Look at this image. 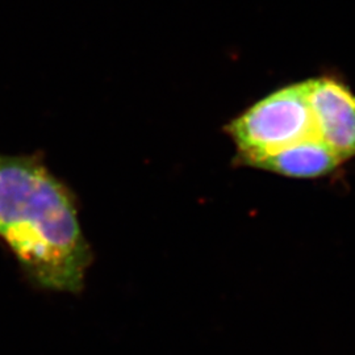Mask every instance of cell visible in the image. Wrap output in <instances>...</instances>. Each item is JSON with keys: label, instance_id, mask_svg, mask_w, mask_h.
Here are the masks:
<instances>
[{"label": "cell", "instance_id": "cell-3", "mask_svg": "<svg viewBox=\"0 0 355 355\" xmlns=\"http://www.w3.org/2000/svg\"><path fill=\"white\" fill-rule=\"evenodd\" d=\"M322 141L343 165L355 158V94L336 76L305 80Z\"/></svg>", "mask_w": 355, "mask_h": 355}, {"label": "cell", "instance_id": "cell-4", "mask_svg": "<svg viewBox=\"0 0 355 355\" xmlns=\"http://www.w3.org/2000/svg\"><path fill=\"white\" fill-rule=\"evenodd\" d=\"M343 165L325 142L309 140L268 157L257 170L291 179H318L328 177Z\"/></svg>", "mask_w": 355, "mask_h": 355}, {"label": "cell", "instance_id": "cell-1", "mask_svg": "<svg viewBox=\"0 0 355 355\" xmlns=\"http://www.w3.org/2000/svg\"><path fill=\"white\" fill-rule=\"evenodd\" d=\"M0 242L35 287L83 290L94 254L76 195L40 155L0 153Z\"/></svg>", "mask_w": 355, "mask_h": 355}, {"label": "cell", "instance_id": "cell-2", "mask_svg": "<svg viewBox=\"0 0 355 355\" xmlns=\"http://www.w3.org/2000/svg\"><path fill=\"white\" fill-rule=\"evenodd\" d=\"M225 133L237 148L236 165L250 168L297 144L322 141L305 80L255 103L225 125Z\"/></svg>", "mask_w": 355, "mask_h": 355}]
</instances>
